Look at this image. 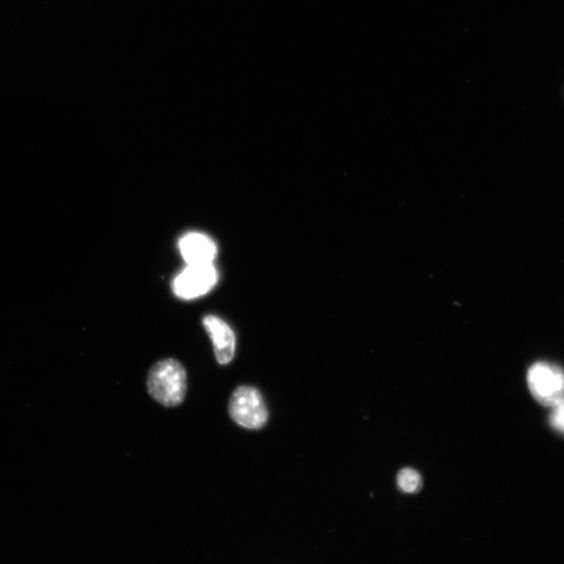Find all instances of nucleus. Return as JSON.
I'll use <instances>...</instances> for the list:
<instances>
[{
    "mask_svg": "<svg viewBox=\"0 0 564 564\" xmlns=\"http://www.w3.org/2000/svg\"><path fill=\"white\" fill-rule=\"evenodd\" d=\"M148 390L159 404L174 408L179 406L186 393V372L176 360H163L149 372Z\"/></svg>",
    "mask_w": 564,
    "mask_h": 564,
    "instance_id": "f257e3e1",
    "label": "nucleus"
},
{
    "mask_svg": "<svg viewBox=\"0 0 564 564\" xmlns=\"http://www.w3.org/2000/svg\"><path fill=\"white\" fill-rule=\"evenodd\" d=\"M528 386L535 401L554 408L564 401V370L554 364L536 363L528 371Z\"/></svg>",
    "mask_w": 564,
    "mask_h": 564,
    "instance_id": "f03ea898",
    "label": "nucleus"
},
{
    "mask_svg": "<svg viewBox=\"0 0 564 564\" xmlns=\"http://www.w3.org/2000/svg\"><path fill=\"white\" fill-rule=\"evenodd\" d=\"M229 414L239 426L250 430H260L268 421V410L262 394L247 386L233 392Z\"/></svg>",
    "mask_w": 564,
    "mask_h": 564,
    "instance_id": "7ed1b4c3",
    "label": "nucleus"
},
{
    "mask_svg": "<svg viewBox=\"0 0 564 564\" xmlns=\"http://www.w3.org/2000/svg\"><path fill=\"white\" fill-rule=\"evenodd\" d=\"M219 274L214 264L187 265L175 278L173 290L177 297L192 300L204 296L213 290L218 282Z\"/></svg>",
    "mask_w": 564,
    "mask_h": 564,
    "instance_id": "20e7f679",
    "label": "nucleus"
},
{
    "mask_svg": "<svg viewBox=\"0 0 564 564\" xmlns=\"http://www.w3.org/2000/svg\"><path fill=\"white\" fill-rule=\"evenodd\" d=\"M179 249L187 265H211L217 257L216 243L208 235L191 232L183 235Z\"/></svg>",
    "mask_w": 564,
    "mask_h": 564,
    "instance_id": "39448f33",
    "label": "nucleus"
},
{
    "mask_svg": "<svg viewBox=\"0 0 564 564\" xmlns=\"http://www.w3.org/2000/svg\"><path fill=\"white\" fill-rule=\"evenodd\" d=\"M203 324L211 340H213L218 362L221 365L230 363L235 352V335L230 326L216 316L205 317Z\"/></svg>",
    "mask_w": 564,
    "mask_h": 564,
    "instance_id": "423d86ee",
    "label": "nucleus"
},
{
    "mask_svg": "<svg viewBox=\"0 0 564 564\" xmlns=\"http://www.w3.org/2000/svg\"><path fill=\"white\" fill-rule=\"evenodd\" d=\"M397 485L406 493H416L421 488L422 479L415 469L405 468L397 476Z\"/></svg>",
    "mask_w": 564,
    "mask_h": 564,
    "instance_id": "0eeeda50",
    "label": "nucleus"
},
{
    "mask_svg": "<svg viewBox=\"0 0 564 564\" xmlns=\"http://www.w3.org/2000/svg\"><path fill=\"white\" fill-rule=\"evenodd\" d=\"M550 423L553 429L564 435V401L553 408Z\"/></svg>",
    "mask_w": 564,
    "mask_h": 564,
    "instance_id": "6e6552de",
    "label": "nucleus"
}]
</instances>
